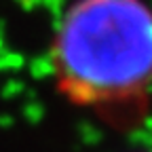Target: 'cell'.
<instances>
[{
  "label": "cell",
  "instance_id": "obj_1",
  "mask_svg": "<svg viewBox=\"0 0 152 152\" xmlns=\"http://www.w3.org/2000/svg\"><path fill=\"white\" fill-rule=\"evenodd\" d=\"M59 97L104 127L131 133L152 112V4L72 0L47 51Z\"/></svg>",
  "mask_w": 152,
  "mask_h": 152
},
{
  "label": "cell",
  "instance_id": "obj_2",
  "mask_svg": "<svg viewBox=\"0 0 152 152\" xmlns=\"http://www.w3.org/2000/svg\"><path fill=\"white\" fill-rule=\"evenodd\" d=\"M133 152H152V150H133Z\"/></svg>",
  "mask_w": 152,
  "mask_h": 152
}]
</instances>
